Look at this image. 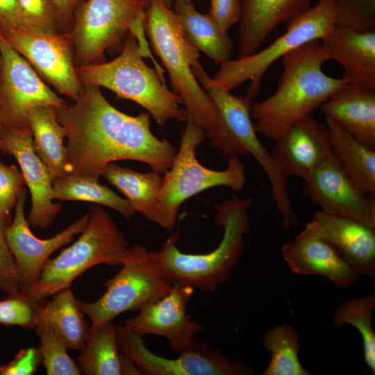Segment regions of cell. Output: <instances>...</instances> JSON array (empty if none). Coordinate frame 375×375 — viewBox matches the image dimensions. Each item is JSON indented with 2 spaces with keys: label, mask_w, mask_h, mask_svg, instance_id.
Masks as SVG:
<instances>
[{
  "label": "cell",
  "mask_w": 375,
  "mask_h": 375,
  "mask_svg": "<svg viewBox=\"0 0 375 375\" xmlns=\"http://www.w3.org/2000/svg\"><path fill=\"white\" fill-rule=\"evenodd\" d=\"M74 101L56 108L67 139L69 176L99 179L107 165L124 160L144 162L160 174L170 168L177 150L152 133L149 113L122 112L92 85L83 84Z\"/></svg>",
  "instance_id": "cell-1"
},
{
  "label": "cell",
  "mask_w": 375,
  "mask_h": 375,
  "mask_svg": "<svg viewBox=\"0 0 375 375\" xmlns=\"http://www.w3.org/2000/svg\"><path fill=\"white\" fill-rule=\"evenodd\" d=\"M281 59L283 71L276 90L251 107L256 132L274 140L347 84L342 78L324 72L323 65L329 59L320 40L309 42Z\"/></svg>",
  "instance_id": "cell-2"
},
{
  "label": "cell",
  "mask_w": 375,
  "mask_h": 375,
  "mask_svg": "<svg viewBox=\"0 0 375 375\" xmlns=\"http://www.w3.org/2000/svg\"><path fill=\"white\" fill-rule=\"evenodd\" d=\"M144 26L155 53L167 69L171 85L188 117L203 128L211 144L223 151L229 142L225 123L211 97L196 78L192 66L199 51L185 38L178 17L162 0H147Z\"/></svg>",
  "instance_id": "cell-3"
},
{
  "label": "cell",
  "mask_w": 375,
  "mask_h": 375,
  "mask_svg": "<svg viewBox=\"0 0 375 375\" xmlns=\"http://www.w3.org/2000/svg\"><path fill=\"white\" fill-rule=\"evenodd\" d=\"M253 201L233 194L230 199L215 205V222L223 227L224 233L217 248L203 254L181 252L176 242L178 233H172L162 242L161 249L149 251L153 266L172 284L180 283L212 292L226 281L244 249V237L250 228L247 214Z\"/></svg>",
  "instance_id": "cell-4"
},
{
  "label": "cell",
  "mask_w": 375,
  "mask_h": 375,
  "mask_svg": "<svg viewBox=\"0 0 375 375\" xmlns=\"http://www.w3.org/2000/svg\"><path fill=\"white\" fill-rule=\"evenodd\" d=\"M136 38L129 34L121 53L103 63H92L76 68L84 85L103 87L119 99L133 101L145 108L158 124L163 127L170 119L186 122L188 113L180 107L181 98L165 85L156 69L143 58Z\"/></svg>",
  "instance_id": "cell-5"
},
{
  "label": "cell",
  "mask_w": 375,
  "mask_h": 375,
  "mask_svg": "<svg viewBox=\"0 0 375 375\" xmlns=\"http://www.w3.org/2000/svg\"><path fill=\"white\" fill-rule=\"evenodd\" d=\"M88 222L78 238L45 263L39 278L21 285L19 291L43 301L60 290L88 269L100 265H121L128 242L117 224L101 205L90 207Z\"/></svg>",
  "instance_id": "cell-6"
},
{
  "label": "cell",
  "mask_w": 375,
  "mask_h": 375,
  "mask_svg": "<svg viewBox=\"0 0 375 375\" xmlns=\"http://www.w3.org/2000/svg\"><path fill=\"white\" fill-rule=\"evenodd\" d=\"M178 150L170 168L164 173L154 212L153 222L173 231L180 206L209 188L226 186L235 192L246 183L244 166L239 156L228 157L224 170L208 169L197 160L196 149L206 137L203 128L188 117Z\"/></svg>",
  "instance_id": "cell-7"
},
{
  "label": "cell",
  "mask_w": 375,
  "mask_h": 375,
  "mask_svg": "<svg viewBox=\"0 0 375 375\" xmlns=\"http://www.w3.org/2000/svg\"><path fill=\"white\" fill-rule=\"evenodd\" d=\"M334 26L333 0H319L317 4L289 23L285 32L266 48L220 64L212 78L228 91L250 81L247 96L253 99L260 88L264 74L272 64L303 44L322 39Z\"/></svg>",
  "instance_id": "cell-8"
},
{
  "label": "cell",
  "mask_w": 375,
  "mask_h": 375,
  "mask_svg": "<svg viewBox=\"0 0 375 375\" xmlns=\"http://www.w3.org/2000/svg\"><path fill=\"white\" fill-rule=\"evenodd\" d=\"M119 272L108 280L106 290L93 302L78 301L91 328L110 322L126 311H139L170 291L172 283L153 265L149 251L138 244L128 248Z\"/></svg>",
  "instance_id": "cell-9"
},
{
  "label": "cell",
  "mask_w": 375,
  "mask_h": 375,
  "mask_svg": "<svg viewBox=\"0 0 375 375\" xmlns=\"http://www.w3.org/2000/svg\"><path fill=\"white\" fill-rule=\"evenodd\" d=\"M147 0H84L74 12L73 28L67 33L76 68L93 63L118 43Z\"/></svg>",
  "instance_id": "cell-10"
},
{
  "label": "cell",
  "mask_w": 375,
  "mask_h": 375,
  "mask_svg": "<svg viewBox=\"0 0 375 375\" xmlns=\"http://www.w3.org/2000/svg\"><path fill=\"white\" fill-rule=\"evenodd\" d=\"M119 350L135 364L143 375H253L249 366L231 360L217 349L201 341L192 343L177 358L169 359L149 350L142 337L126 326H115Z\"/></svg>",
  "instance_id": "cell-11"
},
{
  "label": "cell",
  "mask_w": 375,
  "mask_h": 375,
  "mask_svg": "<svg viewBox=\"0 0 375 375\" xmlns=\"http://www.w3.org/2000/svg\"><path fill=\"white\" fill-rule=\"evenodd\" d=\"M6 41L62 94L76 101L83 84L67 33L15 28L1 31Z\"/></svg>",
  "instance_id": "cell-12"
},
{
  "label": "cell",
  "mask_w": 375,
  "mask_h": 375,
  "mask_svg": "<svg viewBox=\"0 0 375 375\" xmlns=\"http://www.w3.org/2000/svg\"><path fill=\"white\" fill-rule=\"evenodd\" d=\"M0 124L3 127L28 126V112L38 106L67 105L41 79L31 64L0 33Z\"/></svg>",
  "instance_id": "cell-13"
},
{
  "label": "cell",
  "mask_w": 375,
  "mask_h": 375,
  "mask_svg": "<svg viewBox=\"0 0 375 375\" xmlns=\"http://www.w3.org/2000/svg\"><path fill=\"white\" fill-rule=\"evenodd\" d=\"M303 194L329 215L355 219L375 228V197L362 192L334 153L304 180Z\"/></svg>",
  "instance_id": "cell-14"
},
{
  "label": "cell",
  "mask_w": 375,
  "mask_h": 375,
  "mask_svg": "<svg viewBox=\"0 0 375 375\" xmlns=\"http://www.w3.org/2000/svg\"><path fill=\"white\" fill-rule=\"evenodd\" d=\"M194 292L192 286L173 283L167 295L145 305L138 315L126 319L124 326L141 337L154 335L165 338L178 355L204 331L202 325L187 316V307Z\"/></svg>",
  "instance_id": "cell-15"
},
{
  "label": "cell",
  "mask_w": 375,
  "mask_h": 375,
  "mask_svg": "<svg viewBox=\"0 0 375 375\" xmlns=\"http://www.w3.org/2000/svg\"><path fill=\"white\" fill-rule=\"evenodd\" d=\"M0 148L13 156L21 167L31 195V208L26 219L33 228H47L62 210L52 199L53 179L49 170L36 154L29 125L1 128Z\"/></svg>",
  "instance_id": "cell-16"
},
{
  "label": "cell",
  "mask_w": 375,
  "mask_h": 375,
  "mask_svg": "<svg viewBox=\"0 0 375 375\" xmlns=\"http://www.w3.org/2000/svg\"><path fill=\"white\" fill-rule=\"evenodd\" d=\"M26 197L24 187L18 197L12 221L6 228V240L16 262L21 285L35 282L50 256L81 233L89 218L87 212L53 237L40 239L33 234L25 218Z\"/></svg>",
  "instance_id": "cell-17"
},
{
  "label": "cell",
  "mask_w": 375,
  "mask_h": 375,
  "mask_svg": "<svg viewBox=\"0 0 375 375\" xmlns=\"http://www.w3.org/2000/svg\"><path fill=\"white\" fill-rule=\"evenodd\" d=\"M275 142L272 155L286 178L303 181L333 154L327 126L312 114L294 123Z\"/></svg>",
  "instance_id": "cell-18"
},
{
  "label": "cell",
  "mask_w": 375,
  "mask_h": 375,
  "mask_svg": "<svg viewBox=\"0 0 375 375\" xmlns=\"http://www.w3.org/2000/svg\"><path fill=\"white\" fill-rule=\"evenodd\" d=\"M333 247L360 276L375 283V228L321 210L302 230Z\"/></svg>",
  "instance_id": "cell-19"
},
{
  "label": "cell",
  "mask_w": 375,
  "mask_h": 375,
  "mask_svg": "<svg viewBox=\"0 0 375 375\" xmlns=\"http://www.w3.org/2000/svg\"><path fill=\"white\" fill-rule=\"evenodd\" d=\"M281 253L296 274L322 276L341 288L351 286L360 278L333 247L303 231L283 244Z\"/></svg>",
  "instance_id": "cell-20"
},
{
  "label": "cell",
  "mask_w": 375,
  "mask_h": 375,
  "mask_svg": "<svg viewBox=\"0 0 375 375\" xmlns=\"http://www.w3.org/2000/svg\"><path fill=\"white\" fill-rule=\"evenodd\" d=\"M329 60L338 62L347 83L375 91V30L356 31L334 26L320 40Z\"/></svg>",
  "instance_id": "cell-21"
},
{
  "label": "cell",
  "mask_w": 375,
  "mask_h": 375,
  "mask_svg": "<svg viewBox=\"0 0 375 375\" xmlns=\"http://www.w3.org/2000/svg\"><path fill=\"white\" fill-rule=\"evenodd\" d=\"M238 58L255 52L269 33L289 24L312 6L313 0H241Z\"/></svg>",
  "instance_id": "cell-22"
},
{
  "label": "cell",
  "mask_w": 375,
  "mask_h": 375,
  "mask_svg": "<svg viewBox=\"0 0 375 375\" xmlns=\"http://www.w3.org/2000/svg\"><path fill=\"white\" fill-rule=\"evenodd\" d=\"M340 128L375 149V91L347 83L320 106Z\"/></svg>",
  "instance_id": "cell-23"
},
{
  "label": "cell",
  "mask_w": 375,
  "mask_h": 375,
  "mask_svg": "<svg viewBox=\"0 0 375 375\" xmlns=\"http://www.w3.org/2000/svg\"><path fill=\"white\" fill-rule=\"evenodd\" d=\"M175 12L187 40L218 64L230 60L233 43L227 31L207 14L198 12L191 1L177 0Z\"/></svg>",
  "instance_id": "cell-24"
},
{
  "label": "cell",
  "mask_w": 375,
  "mask_h": 375,
  "mask_svg": "<svg viewBox=\"0 0 375 375\" xmlns=\"http://www.w3.org/2000/svg\"><path fill=\"white\" fill-rule=\"evenodd\" d=\"M56 108L38 106L28 112V123L32 132L33 146L36 154L47 166L53 181L69 176L65 131L58 122Z\"/></svg>",
  "instance_id": "cell-25"
},
{
  "label": "cell",
  "mask_w": 375,
  "mask_h": 375,
  "mask_svg": "<svg viewBox=\"0 0 375 375\" xmlns=\"http://www.w3.org/2000/svg\"><path fill=\"white\" fill-rule=\"evenodd\" d=\"M83 314L78 301L69 288L53 294V299L45 304H41L37 323L49 324L68 349L80 351L90 331Z\"/></svg>",
  "instance_id": "cell-26"
},
{
  "label": "cell",
  "mask_w": 375,
  "mask_h": 375,
  "mask_svg": "<svg viewBox=\"0 0 375 375\" xmlns=\"http://www.w3.org/2000/svg\"><path fill=\"white\" fill-rule=\"evenodd\" d=\"M333 153L356 186L375 197V149L358 141L326 118Z\"/></svg>",
  "instance_id": "cell-27"
},
{
  "label": "cell",
  "mask_w": 375,
  "mask_h": 375,
  "mask_svg": "<svg viewBox=\"0 0 375 375\" xmlns=\"http://www.w3.org/2000/svg\"><path fill=\"white\" fill-rule=\"evenodd\" d=\"M102 176L124 195L135 212L153 222L162 180L160 173L153 171L140 173L110 162L105 167Z\"/></svg>",
  "instance_id": "cell-28"
},
{
  "label": "cell",
  "mask_w": 375,
  "mask_h": 375,
  "mask_svg": "<svg viewBox=\"0 0 375 375\" xmlns=\"http://www.w3.org/2000/svg\"><path fill=\"white\" fill-rule=\"evenodd\" d=\"M52 199L81 201L104 206L131 220L135 211L126 199L101 184L99 179L88 176H67L53 181Z\"/></svg>",
  "instance_id": "cell-29"
},
{
  "label": "cell",
  "mask_w": 375,
  "mask_h": 375,
  "mask_svg": "<svg viewBox=\"0 0 375 375\" xmlns=\"http://www.w3.org/2000/svg\"><path fill=\"white\" fill-rule=\"evenodd\" d=\"M77 364L86 375H121L119 350L112 322L91 328Z\"/></svg>",
  "instance_id": "cell-30"
},
{
  "label": "cell",
  "mask_w": 375,
  "mask_h": 375,
  "mask_svg": "<svg viewBox=\"0 0 375 375\" xmlns=\"http://www.w3.org/2000/svg\"><path fill=\"white\" fill-rule=\"evenodd\" d=\"M296 328L282 324L268 330L264 335L265 349L271 353L263 375H310L301 365L299 353L301 344Z\"/></svg>",
  "instance_id": "cell-31"
},
{
  "label": "cell",
  "mask_w": 375,
  "mask_h": 375,
  "mask_svg": "<svg viewBox=\"0 0 375 375\" xmlns=\"http://www.w3.org/2000/svg\"><path fill=\"white\" fill-rule=\"evenodd\" d=\"M375 308V287L368 295L352 297L342 301L335 308L332 325L338 328L344 324L353 326L359 332L362 341L364 360L367 367L375 373V333L372 318Z\"/></svg>",
  "instance_id": "cell-32"
},
{
  "label": "cell",
  "mask_w": 375,
  "mask_h": 375,
  "mask_svg": "<svg viewBox=\"0 0 375 375\" xmlns=\"http://www.w3.org/2000/svg\"><path fill=\"white\" fill-rule=\"evenodd\" d=\"M34 330L40 338L39 349L48 375H79L81 370L67 353L68 348L47 324L38 322Z\"/></svg>",
  "instance_id": "cell-33"
},
{
  "label": "cell",
  "mask_w": 375,
  "mask_h": 375,
  "mask_svg": "<svg viewBox=\"0 0 375 375\" xmlns=\"http://www.w3.org/2000/svg\"><path fill=\"white\" fill-rule=\"evenodd\" d=\"M335 26L356 31L375 30V0H333Z\"/></svg>",
  "instance_id": "cell-34"
},
{
  "label": "cell",
  "mask_w": 375,
  "mask_h": 375,
  "mask_svg": "<svg viewBox=\"0 0 375 375\" xmlns=\"http://www.w3.org/2000/svg\"><path fill=\"white\" fill-rule=\"evenodd\" d=\"M42 304L20 291L0 301V324L34 329Z\"/></svg>",
  "instance_id": "cell-35"
},
{
  "label": "cell",
  "mask_w": 375,
  "mask_h": 375,
  "mask_svg": "<svg viewBox=\"0 0 375 375\" xmlns=\"http://www.w3.org/2000/svg\"><path fill=\"white\" fill-rule=\"evenodd\" d=\"M22 28L54 32L58 24L51 0H16Z\"/></svg>",
  "instance_id": "cell-36"
},
{
  "label": "cell",
  "mask_w": 375,
  "mask_h": 375,
  "mask_svg": "<svg viewBox=\"0 0 375 375\" xmlns=\"http://www.w3.org/2000/svg\"><path fill=\"white\" fill-rule=\"evenodd\" d=\"M24 185L22 173L15 165L0 162V219L8 225L11 221L10 212Z\"/></svg>",
  "instance_id": "cell-37"
},
{
  "label": "cell",
  "mask_w": 375,
  "mask_h": 375,
  "mask_svg": "<svg viewBox=\"0 0 375 375\" xmlns=\"http://www.w3.org/2000/svg\"><path fill=\"white\" fill-rule=\"evenodd\" d=\"M6 223L0 219V290L8 294L19 291V278L14 256L6 238Z\"/></svg>",
  "instance_id": "cell-38"
},
{
  "label": "cell",
  "mask_w": 375,
  "mask_h": 375,
  "mask_svg": "<svg viewBox=\"0 0 375 375\" xmlns=\"http://www.w3.org/2000/svg\"><path fill=\"white\" fill-rule=\"evenodd\" d=\"M42 364L39 348L21 349L8 363L0 366V375H31Z\"/></svg>",
  "instance_id": "cell-39"
},
{
  "label": "cell",
  "mask_w": 375,
  "mask_h": 375,
  "mask_svg": "<svg viewBox=\"0 0 375 375\" xmlns=\"http://www.w3.org/2000/svg\"><path fill=\"white\" fill-rule=\"evenodd\" d=\"M241 12V0H210L208 14L226 31L238 22Z\"/></svg>",
  "instance_id": "cell-40"
},
{
  "label": "cell",
  "mask_w": 375,
  "mask_h": 375,
  "mask_svg": "<svg viewBox=\"0 0 375 375\" xmlns=\"http://www.w3.org/2000/svg\"><path fill=\"white\" fill-rule=\"evenodd\" d=\"M21 28L16 0H0V30Z\"/></svg>",
  "instance_id": "cell-41"
},
{
  "label": "cell",
  "mask_w": 375,
  "mask_h": 375,
  "mask_svg": "<svg viewBox=\"0 0 375 375\" xmlns=\"http://www.w3.org/2000/svg\"><path fill=\"white\" fill-rule=\"evenodd\" d=\"M84 0H51L55 8L58 22H64L74 15L78 6Z\"/></svg>",
  "instance_id": "cell-42"
},
{
  "label": "cell",
  "mask_w": 375,
  "mask_h": 375,
  "mask_svg": "<svg viewBox=\"0 0 375 375\" xmlns=\"http://www.w3.org/2000/svg\"><path fill=\"white\" fill-rule=\"evenodd\" d=\"M120 357V371L121 375H140V372L137 368L134 362L127 356L122 353L119 354Z\"/></svg>",
  "instance_id": "cell-43"
},
{
  "label": "cell",
  "mask_w": 375,
  "mask_h": 375,
  "mask_svg": "<svg viewBox=\"0 0 375 375\" xmlns=\"http://www.w3.org/2000/svg\"><path fill=\"white\" fill-rule=\"evenodd\" d=\"M163 3L169 8H171L172 5H174V2L177 0H162ZM185 1H191V0H185Z\"/></svg>",
  "instance_id": "cell-44"
},
{
  "label": "cell",
  "mask_w": 375,
  "mask_h": 375,
  "mask_svg": "<svg viewBox=\"0 0 375 375\" xmlns=\"http://www.w3.org/2000/svg\"><path fill=\"white\" fill-rule=\"evenodd\" d=\"M1 54L0 51V72H1Z\"/></svg>",
  "instance_id": "cell-45"
},
{
  "label": "cell",
  "mask_w": 375,
  "mask_h": 375,
  "mask_svg": "<svg viewBox=\"0 0 375 375\" xmlns=\"http://www.w3.org/2000/svg\"><path fill=\"white\" fill-rule=\"evenodd\" d=\"M1 125L0 124V135H1ZM0 149H1V148H0Z\"/></svg>",
  "instance_id": "cell-46"
}]
</instances>
